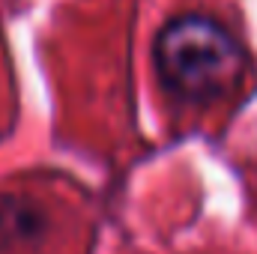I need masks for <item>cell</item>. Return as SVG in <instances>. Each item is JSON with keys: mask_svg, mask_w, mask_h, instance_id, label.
I'll list each match as a JSON object with an SVG mask.
<instances>
[{"mask_svg": "<svg viewBox=\"0 0 257 254\" xmlns=\"http://www.w3.org/2000/svg\"><path fill=\"white\" fill-rule=\"evenodd\" d=\"M153 60L162 87L192 105L221 99L245 72L239 42L206 15H180L168 21L156 39Z\"/></svg>", "mask_w": 257, "mask_h": 254, "instance_id": "cell-1", "label": "cell"}, {"mask_svg": "<svg viewBox=\"0 0 257 254\" xmlns=\"http://www.w3.org/2000/svg\"><path fill=\"white\" fill-rule=\"evenodd\" d=\"M36 224H42V215L36 212L33 203L21 197H0V242L18 239V230L30 236Z\"/></svg>", "mask_w": 257, "mask_h": 254, "instance_id": "cell-2", "label": "cell"}]
</instances>
